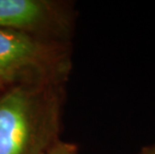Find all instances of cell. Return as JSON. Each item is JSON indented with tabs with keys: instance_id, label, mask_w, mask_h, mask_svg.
I'll use <instances>...</instances> for the list:
<instances>
[{
	"instance_id": "obj_3",
	"label": "cell",
	"mask_w": 155,
	"mask_h": 154,
	"mask_svg": "<svg viewBox=\"0 0 155 154\" xmlns=\"http://www.w3.org/2000/svg\"><path fill=\"white\" fill-rule=\"evenodd\" d=\"M53 5L44 0H0V28L30 33L54 20Z\"/></svg>"
},
{
	"instance_id": "obj_5",
	"label": "cell",
	"mask_w": 155,
	"mask_h": 154,
	"mask_svg": "<svg viewBox=\"0 0 155 154\" xmlns=\"http://www.w3.org/2000/svg\"><path fill=\"white\" fill-rule=\"evenodd\" d=\"M139 154H155V146L146 147V148L142 149V151Z\"/></svg>"
},
{
	"instance_id": "obj_1",
	"label": "cell",
	"mask_w": 155,
	"mask_h": 154,
	"mask_svg": "<svg viewBox=\"0 0 155 154\" xmlns=\"http://www.w3.org/2000/svg\"><path fill=\"white\" fill-rule=\"evenodd\" d=\"M56 107L40 90L18 85L0 97V154L46 152L55 131Z\"/></svg>"
},
{
	"instance_id": "obj_6",
	"label": "cell",
	"mask_w": 155,
	"mask_h": 154,
	"mask_svg": "<svg viewBox=\"0 0 155 154\" xmlns=\"http://www.w3.org/2000/svg\"><path fill=\"white\" fill-rule=\"evenodd\" d=\"M40 154H47V153H46V152H42V153H40Z\"/></svg>"
},
{
	"instance_id": "obj_2",
	"label": "cell",
	"mask_w": 155,
	"mask_h": 154,
	"mask_svg": "<svg viewBox=\"0 0 155 154\" xmlns=\"http://www.w3.org/2000/svg\"><path fill=\"white\" fill-rule=\"evenodd\" d=\"M47 60L43 44L30 33L0 28V79L17 81L40 70Z\"/></svg>"
},
{
	"instance_id": "obj_4",
	"label": "cell",
	"mask_w": 155,
	"mask_h": 154,
	"mask_svg": "<svg viewBox=\"0 0 155 154\" xmlns=\"http://www.w3.org/2000/svg\"><path fill=\"white\" fill-rule=\"evenodd\" d=\"M47 154H78L77 147L72 143L56 141L52 143L46 150Z\"/></svg>"
}]
</instances>
